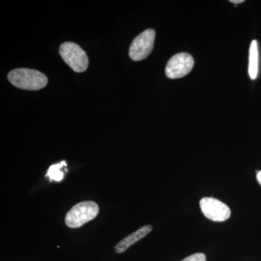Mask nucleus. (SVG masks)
<instances>
[{"label": "nucleus", "instance_id": "obj_9", "mask_svg": "<svg viewBox=\"0 0 261 261\" xmlns=\"http://www.w3.org/2000/svg\"><path fill=\"white\" fill-rule=\"evenodd\" d=\"M66 162L62 161L57 164L53 165L48 169L46 176L49 177L50 181H61L63 180L64 173L61 171V168L66 166Z\"/></svg>", "mask_w": 261, "mask_h": 261}, {"label": "nucleus", "instance_id": "obj_12", "mask_svg": "<svg viewBox=\"0 0 261 261\" xmlns=\"http://www.w3.org/2000/svg\"><path fill=\"white\" fill-rule=\"evenodd\" d=\"M230 3H233V4H240V3H244V0H231Z\"/></svg>", "mask_w": 261, "mask_h": 261}, {"label": "nucleus", "instance_id": "obj_11", "mask_svg": "<svg viewBox=\"0 0 261 261\" xmlns=\"http://www.w3.org/2000/svg\"><path fill=\"white\" fill-rule=\"evenodd\" d=\"M257 180L261 185V171H257Z\"/></svg>", "mask_w": 261, "mask_h": 261}, {"label": "nucleus", "instance_id": "obj_7", "mask_svg": "<svg viewBox=\"0 0 261 261\" xmlns=\"http://www.w3.org/2000/svg\"><path fill=\"white\" fill-rule=\"evenodd\" d=\"M152 230V226L151 225H145L142 226L135 232L130 233L126 238L119 242L115 246V251L116 253L121 254L126 251L132 245H135L137 242L140 241L144 238H145L149 233Z\"/></svg>", "mask_w": 261, "mask_h": 261}, {"label": "nucleus", "instance_id": "obj_6", "mask_svg": "<svg viewBox=\"0 0 261 261\" xmlns=\"http://www.w3.org/2000/svg\"><path fill=\"white\" fill-rule=\"evenodd\" d=\"M201 211L207 219L222 222L229 219L231 211L226 204L214 197H203L200 202Z\"/></svg>", "mask_w": 261, "mask_h": 261}, {"label": "nucleus", "instance_id": "obj_4", "mask_svg": "<svg viewBox=\"0 0 261 261\" xmlns=\"http://www.w3.org/2000/svg\"><path fill=\"white\" fill-rule=\"evenodd\" d=\"M155 32L147 29L134 39L129 48V57L135 61H140L147 58L154 47Z\"/></svg>", "mask_w": 261, "mask_h": 261}, {"label": "nucleus", "instance_id": "obj_3", "mask_svg": "<svg viewBox=\"0 0 261 261\" xmlns=\"http://www.w3.org/2000/svg\"><path fill=\"white\" fill-rule=\"evenodd\" d=\"M59 51L65 63L76 73H82L88 68L87 54L78 44L73 42L63 43L60 47Z\"/></svg>", "mask_w": 261, "mask_h": 261}, {"label": "nucleus", "instance_id": "obj_8", "mask_svg": "<svg viewBox=\"0 0 261 261\" xmlns=\"http://www.w3.org/2000/svg\"><path fill=\"white\" fill-rule=\"evenodd\" d=\"M259 51L256 40H252L249 53L248 72L250 79L255 80L258 74Z\"/></svg>", "mask_w": 261, "mask_h": 261}, {"label": "nucleus", "instance_id": "obj_5", "mask_svg": "<svg viewBox=\"0 0 261 261\" xmlns=\"http://www.w3.org/2000/svg\"><path fill=\"white\" fill-rule=\"evenodd\" d=\"M194 64L195 61L191 55L178 53L168 61L166 66V74L171 80L181 78L191 71Z\"/></svg>", "mask_w": 261, "mask_h": 261}, {"label": "nucleus", "instance_id": "obj_10", "mask_svg": "<svg viewBox=\"0 0 261 261\" xmlns=\"http://www.w3.org/2000/svg\"><path fill=\"white\" fill-rule=\"evenodd\" d=\"M181 261H206V256L203 253H195Z\"/></svg>", "mask_w": 261, "mask_h": 261}, {"label": "nucleus", "instance_id": "obj_1", "mask_svg": "<svg viewBox=\"0 0 261 261\" xmlns=\"http://www.w3.org/2000/svg\"><path fill=\"white\" fill-rule=\"evenodd\" d=\"M10 83L18 88L25 90H39L47 84V78L38 70L18 68L11 70L8 75Z\"/></svg>", "mask_w": 261, "mask_h": 261}, {"label": "nucleus", "instance_id": "obj_2", "mask_svg": "<svg viewBox=\"0 0 261 261\" xmlns=\"http://www.w3.org/2000/svg\"><path fill=\"white\" fill-rule=\"evenodd\" d=\"M99 206L93 201H84L72 207L65 216V224L72 228H80L97 217Z\"/></svg>", "mask_w": 261, "mask_h": 261}]
</instances>
